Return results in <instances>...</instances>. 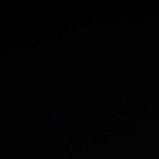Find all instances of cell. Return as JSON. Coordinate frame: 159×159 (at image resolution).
<instances>
[]
</instances>
